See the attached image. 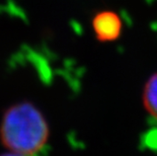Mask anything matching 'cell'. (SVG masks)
<instances>
[{
    "label": "cell",
    "mask_w": 157,
    "mask_h": 156,
    "mask_svg": "<svg viewBox=\"0 0 157 156\" xmlns=\"http://www.w3.org/2000/svg\"><path fill=\"white\" fill-rule=\"evenodd\" d=\"M48 138V123L36 105L22 101L6 109L0 125V139L10 151L26 156L35 154Z\"/></svg>",
    "instance_id": "6da1fadb"
},
{
    "label": "cell",
    "mask_w": 157,
    "mask_h": 156,
    "mask_svg": "<svg viewBox=\"0 0 157 156\" xmlns=\"http://www.w3.org/2000/svg\"><path fill=\"white\" fill-rule=\"evenodd\" d=\"M92 28L98 41L112 42L121 36L123 25L116 12L105 10L95 14L92 21Z\"/></svg>",
    "instance_id": "7a4b0ae2"
},
{
    "label": "cell",
    "mask_w": 157,
    "mask_h": 156,
    "mask_svg": "<svg viewBox=\"0 0 157 156\" xmlns=\"http://www.w3.org/2000/svg\"><path fill=\"white\" fill-rule=\"evenodd\" d=\"M143 101L147 112L157 119V73L147 81L143 92Z\"/></svg>",
    "instance_id": "3957f363"
},
{
    "label": "cell",
    "mask_w": 157,
    "mask_h": 156,
    "mask_svg": "<svg viewBox=\"0 0 157 156\" xmlns=\"http://www.w3.org/2000/svg\"><path fill=\"white\" fill-rule=\"evenodd\" d=\"M0 156H26V155H23V154H19V153H15V152H8V153H3V154H0Z\"/></svg>",
    "instance_id": "277c9868"
}]
</instances>
